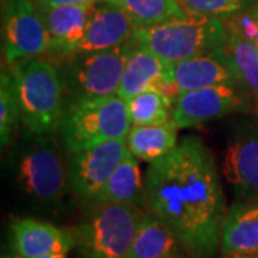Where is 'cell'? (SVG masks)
Returning a JSON list of instances; mask_svg holds the SVG:
<instances>
[{
    "label": "cell",
    "mask_w": 258,
    "mask_h": 258,
    "mask_svg": "<svg viewBox=\"0 0 258 258\" xmlns=\"http://www.w3.org/2000/svg\"><path fill=\"white\" fill-rule=\"evenodd\" d=\"M195 13L220 19H230L258 6V0H181Z\"/></svg>",
    "instance_id": "cell-25"
},
{
    "label": "cell",
    "mask_w": 258,
    "mask_h": 258,
    "mask_svg": "<svg viewBox=\"0 0 258 258\" xmlns=\"http://www.w3.org/2000/svg\"><path fill=\"white\" fill-rule=\"evenodd\" d=\"M182 251L181 242L165 222L154 212H142L129 258H176Z\"/></svg>",
    "instance_id": "cell-19"
},
{
    "label": "cell",
    "mask_w": 258,
    "mask_h": 258,
    "mask_svg": "<svg viewBox=\"0 0 258 258\" xmlns=\"http://www.w3.org/2000/svg\"><path fill=\"white\" fill-rule=\"evenodd\" d=\"M227 35L224 19L191 12L186 18L172 19L151 28H137L132 39L137 46L155 53L168 63H176L221 47Z\"/></svg>",
    "instance_id": "cell-5"
},
{
    "label": "cell",
    "mask_w": 258,
    "mask_h": 258,
    "mask_svg": "<svg viewBox=\"0 0 258 258\" xmlns=\"http://www.w3.org/2000/svg\"><path fill=\"white\" fill-rule=\"evenodd\" d=\"M172 75L181 93L217 85L238 86L222 46L172 63Z\"/></svg>",
    "instance_id": "cell-16"
},
{
    "label": "cell",
    "mask_w": 258,
    "mask_h": 258,
    "mask_svg": "<svg viewBox=\"0 0 258 258\" xmlns=\"http://www.w3.org/2000/svg\"><path fill=\"white\" fill-rule=\"evenodd\" d=\"M2 258H25V257H23V255H20L19 252H16V251L13 249V251H10V252H8V254H3Z\"/></svg>",
    "instance_id": "cell-30"
},
{
    "label": "cell",
    "mask_w": 258,
    "mask_h": 258,
    "mask_svg": "<svg viewBox=\"0 0 258 258\" xmlns=\"http://www.w3.org/2000/svg\"><path fill=\"white\" fill-rule=\"evenodd\" d=\"M132 125H159L171 120L174 101L158 89H148L126 101Z\"/></svg>",
    "instance_id": "cell-23"
},
{
    "label": "cell",
    "mask_w": 258,
    "mask_h": 258,
    "mask_svg": "<svg viewBox=\"0 0 258 258\" xmlns=\"http://www.w3.org/2000/svg\"><path fill=\"white\" fill-rule=\"evenodd\" d=\"M220 249L221 254H257L258 198L237 200L228 208Z\"/></svg>",
    "instance_id": "cell-17"
},
{
    "label": "cell",
    "mask_w": 258,
    "mask_h": 258,
    "mask_svg": "<svg viewBox=\"0 0 258 258\" xmlns=\"http://www.w3.org/2000/svg\"><path fill=\"white\" fill-rule=\"evenodd\" d=\"M144 207L172 230L189 257L217 255L228 208L215 157L203 139L184 137L148 164Z\"/></svg>",
    "instance_id": "cell-1"
},
{
    "label": "cell",
    "mask_w": 258,
    "mask_h": 258,
    "mask_svg": "<svg viewBox=\"0 0 258 258\" xmlns=\"http://www.w3.org/2000/svg\"><path fill=\"white\" fill-rule=\"evenodd\" d=\"M9 72L15 81L23 129L56 134L66 111L57 66L43 57H32L10 64Z\"/></svg>",
    "instance_id": "cell-3"
},
{
    "label": "cell",
    "mask_w": 258,
    "mask_h": 258,
    "mask_svg": "<svg viewBox=\"0 0 258 258\" xmlns=\"http://www.w3.org/2000/svg\"><path fill=\"white\" fill-rule=\"evenodd\" d=\"M39 13L50 36V55L66 57L74 55L81 43L95 3L47 6L36 3Z\"/></svg>",
    "instance_id": "cell-15"
},
{
    "label": "cell",
    "mask_w": 258,
    "mask_h": 258,
    "mask_svg": "<svg viewBox=\"0 0 258 258\" xmlns=\"http://www.w3.org/2000/svg\"><path fill=\"white\" fill-rule=\"evenodd\" d=\"M91 208L71 228L76 258H129L142 212L123 204H89Z\"/></svg>",
    "instance_id": "cell-6"
},
{
    "label": "cell",
    "mask_w": 258,
    "mask_h": 258,
    "mask_svg": "<svg viewBox=\"0 0 258 258\" xmlns=\"http://www.w3.org/2000/svg\"><path fill=\"white\" fill-rule=\"evenodd\" d=\"M2 49L5 63L42 57L50 50L46 25L32 0H6L3 5Z\"/></svg>",
    "instance_id": "cell-8"
},
{
    "label": "cell",
    "mask_w": 258,
    "mask_h": 258,
    "mask_svg": "<svg viewBox=\"0 0 258 258\" xmlns=\"http://www.w3.org/2000/svg\"><path fill=\"white\" fill-rule=\"evenodd\" d=\"M135 29L132 19L120 8L111 2L99 0L93 6L85 35L75 53L99 52L122 46L132 39Z\"/></svg>",
    "instance_id": "cell-14"
},
{
    "label": "cell",
    "mask_w": 258,
    "mask_h": 258,
    "mask_svg": "<svg viewBox=\"0 0 258 258\" xmlns=\"http://www.w3.org/2000/svg\"><path fill=\"white\" fill-rule=\"evenodd\" d=\"M135 47L134 39H131L113 49L63 57V64L57 69L63 83L66 106L82 99L116 95L125 64Z\"/></svg>",
    "instance_id": "cell-7"
},
{
    "label": "cell",
    "mask_w": 258,
    "mask_h": 258,
    "mask_svg": "<svg viewBox=\"0 0 258 258\" xmlns=\"http://www.w3.org/2000/svg\"><path fill=\"white\" fill-rule=\"evenodd\" d=\"M128 152L126 138L69 154L68 172L74 194L86 204L101 191Z\"/></svg>",
    "instance_id": "cell-10"
},
{
    "label": "cell",
    "mask_w": 258,
    "mask_h": 258,
    "mask_svg": "<svg viewBox=\"0 0 258 258\" xmlns=\"http://www.w3.org/2000/svg\"><path fill=\"white\" fill-rule=\"evenodd\" d=\"M222 175L237 200L258 198V126L234 132L224 152Z\"/></svg>",
    "instance_id": "cell-11"
},
{
    "label": "cell",
    "mask_w": 258,
    "mask_h": 258,
    "mask_svg": "<svg viewBox=\"0 0 258 258\" xmlns=\"http://www.w3.org/2000/svg\"><path fill=\"white\" fill-rule=\"evenodd\" d=\"M131 126L126 101L113 95L68 105L55 135L69 155L109 141L126 138Z\"/></svg>",
    "instance_id": "cell-4"
},
{
    "label": "cell",
    "mask_w": 258,
    "mask_h": 258,
    "mask_svg": "<svg viewBox=\"0 0 258 258\" xmlns=\"http://www.w3.org/2000/svg\"><path fill=\"white\" fill-rule=\"evenodd\" d=\"M178 131L172 120L159 125H132L126 135V147L139 161L151 164L178 145Z\"/></svg>",
    "instance_id": "cell-20"
},
{
    "label": "cell",
    "mask_w": 258,
    "mask_h": 258,
    "mask_svg": "<svg viewBox=\"0 0 258 258\" xmlns=\"http://www.w3.org/2000/svg\"><path fill=\"white\" fill-rule=\"evenodd\" d=\"M66 255L68 254H64V252H55V254H45V255H39L35 258H68Z\"/></svg>",
    "instance_id": "cell-29"
},
{
    "label": "cell",
    "mask_w": 258,
    "mask_h": 258,
    "mask_svg": "<svg viewBox=\"0 0 258 258\" xmlns=\"http://www.w3.org/2000/svg\"><path fill=\"white\" fill-rule=\"evenodd\" d=\"M248 95L237 85H217L181 93L172 108L171 120L178 129L194 128L235 112L251 109Z\"/></svg>",
    "instance_id": "cell-9"
},
{
    "label": "cell",
    "mask_w": 258,
    "mask_h": 258,
    "mask_svg": "<svg viewBox=\"0 0 258 258\" xmlns=\"http://www.w3.org/2000/svg\"><path fill=\"white\" fill-rule=\"evenodd\" d=\"M148 89H158L172 101L181 95L174 81L172 63H168L147 49L137 46L125 64L116 95L128 101Z\"/></svg>",
    "instance_id": "cell-12"
},
{
    "label": "cell",
    "mask_w": 258,
    "mask_h": 258,
    "mask_svg": "<svg viewBox=\"0 0 258 258\" xmlns=\"http://www.w3.org/2000/svg\"><path fill=\"white\" fill-rule=\"evenodd\" d=\"M40 5L47 6H59V5H85V3H96L99 0H35Z\"/></svg>",
    "instance_id": "cell-27"
},
{
    "label": "cell",
    "mask_w": 258,
    "mask_h": 258,
    "mask_svg": "<svg viewBox=\"0 0 258 258\" xmlns=\"http://www.w3.org/2000/svg\"><path fill=\"white\" fill-rule=\"evenodd\" d=\"M225 23L258 49V6L245 10L237 16L225 19Z\"/></svg>",
    "instance_id": "cell-26"
},
{
    "label": "cell",
    "mask_w": 258,
    "mask_h": 258,
    "mask_svg": "<svg viewBox=\"0 0 258 258\" xmlns=\"http://www.w3.org/2000/svg\"><path fill=\"white\" fill-rule=\"evenodd\" d=\"M227 29L228 35L222 50L232 68L238 86L258 108V49L237 30L230 26Z\"/></svg>",
    "instance_id": "cell-21"
},
{
    "label": "cell",
    "mask_w": 258,
    "mask_h": 258,
    "mask_svg": "<svg viewBox=\"0 0 258 258\" xmlns=\"http://www.w3.org/2000/svg\"><path fill=\"white\" fill-rule=\"evenodd\" d=\"M89 204H123L142 208L145 205V175L141 172L138 158L128 151Z\"/></svg>",
    "instance_id": "cell-18"
},
{
    "label": "cell",
    "mask_w": 258,
    "mask_h": 258,
    "mask_svg": "<svg viewBox=\"0 0 258 258\" xmlns=\"http://www.w3.org/2000/svg\"><path fill=\"white\" fill-rule=\"evenodd\" d=\"M20 125L22 118L15 81L9 71L3 69L0 75V144L3 149L13 144Z\"/></svg>",
    "instance_id": "cell-24"
},
{
    "label": "cell",
    "mask_w": 258,
    "mask_h": 258,
    "mask_svg": "<svg viewBox=\"0 0 258 258\" xmlns=\"http://www.w3.org/2000/svg\"><path fill=\"white\" fill-rule=\"evenodd\" d=\"M221 258H258L257 254H222Z\"/></svg>",
    "instance_id": "cell-28"
},
{
    "label": "cell",
    "mask_w": 258,
    "mask_h": 258,
    "mask_svg": "<svg viewBox=\"0 0 258 258\" xmlns=\"http://www.w3.org/2000/svg\"><path fill=\"white\" fill-rule=\"evenodd\" d=\"M55 134L23 129L9 147L6 164L18 194L39 211H64L69 194L68 166Z\"/></svg>",
    "instance_id": "cell-2"
},
{
    "label": "cell",
    "mask_w": 258,
    "mask_h": 258,
    "mask_svg": "<svg viewBox=\"0 0 258 258\" xmlns=\"http://www.w3.org/2000/svg\"><path fill=\"white\" fill-rule=\"evenodd\" d=\"M10 241L12 248L25 258L68 254L75 247L72 231L32 217H20L10 222Z\"/></svg>",
    "instance_id": "cell-13"
},
{
    "label": "cell",
    "mask_w": 258,
    "mask_h": 258,
    "mask_svg": "<svg viewBox=\"0 0 258 258\" xmlns=\"http://www.w3.org/2000/svg\"><path fill=\"white\" fill-rule=\"evenodd\" d=\"M123 10L132 19L135 28H151L172 19L191 15L181 0H106Z\"/></svg>",
    "instance_id": "cell-22"
}]
</instances>
